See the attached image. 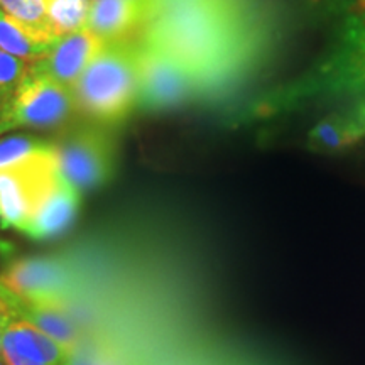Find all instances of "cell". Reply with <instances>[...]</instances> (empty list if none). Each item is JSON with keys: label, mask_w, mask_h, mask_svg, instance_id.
I'll list each match as a JSON object with an SVG mask.
<instances>
[{"label": "cell", "mask_w": 365, "mask_h": 365, "mask_svg": "<svg viewBox=\"0 0 365 365\" xmlns=\"http://www.w3.org/2000/svg\"><path fill=\"white\" fill-rule=\"evenodd\" d=\"M0 282L22 299L54 307H66L73 287L65 264L44 257L12 261L0 274Z\"/></svg>", "instance_id": "ba28073f"}, {"label": "cell", "mask_w": 365, "mask_h": 365, "mask_svg": "<svg viewBox=\"0 0 365 365\" xmlns=\"http://www.w3.org/2000/svg\"><path fill=\"white\" fill-rule=\"evenodd\" d=\"M56 150L51 140L36 135H9L0 137V171L11 170L39 156H46Z\"/></svg>", "instance_id": "e0dca14e"}, {"label": "cell", "mask_w": 365, "mask_h": 365, "mask_svg": "<svg viewBox=\"0 0 365 365\" xmlns=\"http://www.w3.org/2000/svg\"><path fill=\"white\" fill-rule=\"evenodd\" d=\"M365 137V97L330 113L309 132V145L314 150H340Z\"/></svg>", "instance_id": "4fadbf2b"}, {"label": "cell", "mask_w": 365, "mask_h": 365, "mask_svg": "<svg viewBox=\"0 0 365 365\" xmlns=\"http://www.w3.org/2000/svg\"><path fill=\"white\" fill-rule=\"evenodd\" d=\"M0 365H7V364H6V360L2 359V355H0Z\"/></svg>", "instance_id": "cb8c5ba5"}, {"label": "cell", "mask_w": 365, "mask_h": 365, "mask_svg": "<svg viewBox=\"0 0 365 365\" xmlns=\"http://www.w3.org/2000/svg\"><path fill=\"white\" fill-rule=\"evenodd\" d=\"M11 308H9L6 294H4V286L0 282V350H2V336H4V330H6V325L11 318Z\"/></svg>", "instance_id": "44dd1931"}, {"label": "cell", "mask_w": 365, "mask_h": 365, "mask_svg": "<svg viewBox=\"0 0 365 365\" xmlns=\"http://www.w3.org/2000/svg\"><path fill=\"white\" fill-rule=\"evenodd\" d=\"M80 191L59 178L56 188L44 200L24 234L34 240H49L65 234L80 210Z\"/></svg>", "instance_id": "7c38bea8"}, {"label": "cell", "mask_w": 365, "mask_h": 365, "mask_svg": "<svg viewBox=\"0 0 365 365\" xmlns=\"http://www.w3.org/2000/svg\"><path fill=\"white\" fill-rule=\"evenodd\" d=\"M44 4L58 38L85 29L91 0H44Z\"/></svg>", "instance_id": "ac0fdd59"}, {"label": "cell", "mask_w": 365, "mask_h": 365, "mask_svg": "<svg viewBox=\"0 0 365 365\" xmlns=\"http://www.w3.org/2000/svg\"><path fill=\"white\" fill-rule=\"evenodd\" d=\"M51 48L53 44L36 39L0 9V49L2 51L33 65L44 58Z\"/></svg>", "instance_id": "2e32d148"}, {"label": "cell", "mask_w": 365, "mask_h": 365, "mask_svg": "<svg viewBox=\"0 0 365 365\" xmlns=\"http://www.w3.org/2000/svg\"><path fill=\"white\" fill-rule=\"evenodd\" d=\"M4 294H6L7 304L12 314H17V317L31 322L41 331H44L46 335L51 336L54 341L66 346V349L73 350L80 344L78 330H76L71 318L66 314L65 307L39 304L22 299L17 294H14L12 291H9L6 286H4Z\"/></svg>", "instance_id": "5bb4252c"}, {"label": "cell", "mask_w": 365, "mask_h": 365, "mask_svg": "<svg viewBox=\"0 0 365 365\" xmlns=\"http://www.w3.org/2000/svg\"><path fill=\"white\" fill-rule=\"evenodd\" d=\"M14 252H16V247H14L11 242L0 237V261H9V259H12Z\"/></svg>", "instance_id": "603a6c76"}, {"label": "cell", "mask_w": 365, "mask_h": 365, "mask_svg": "<svg viewBox=\"0 0 365 365\" xmlns=\"http://www.w3.org/2000/svg\"><path fill=\"white\" fill-rule=\"evenodd\" d=\"M0 9L36 39L48 44L59 39L48 17L44 0H0Z\"/></svg>", "instance_id": "9a60e30c"}, {"label": "cell", "mask_w": 365, "mask_h": 365, "mask_svg": "<svg viewBox=\"0 0 365 365\" xmlns=\"http://www.w3.org/2000/svg\"><path fill=\"white\" fill-rule=\"evenodd\" d=\"M137 41L105 44L91 59L70 90L76 112L107 125L124 120L137 107Z\"/></svg>", "instance_id": "3957f363"}, {"label": "cell", "mask_w": 365, "mask_h": 365, "mask_svg": "<svg viewBox=\"0 0 365 365\" xmlns=\"http://www.w3.org/2000/svg\"><path fill=\"white\" fill-rule=\"evenodd\" d=\"M149 19L148 0H91L85 29L105 44L132 43Z\"/></svg>", "instance_id": "30bf717a"}, {"label": "cell", "mask_w": 365, "mask_h": 365, "mask_svg": "<svg viewBox=\"0 0 365 365\" xmlns=\"http://www.w3.org/2000/svg\"><path fill=\"white\" fill-rule=\"evenodd\" d=\"M140 38L191 73L196 97L217 98L257 65L269 34L252 0H188L150 14Z\"/></svg>", "instance_id": "6da1fadb"}, {"label": "cell", "mask_w": 365, "mask_h": 365, "mask_svg": "<svg viewBox=\"0 0 365 365\" xmlns=\"http://www.w3.org/2000/svg\"><path fill=\"white\" fill-rule=\"evenodd\" d=\"M2 350L41 365H66L71 350L54 341L27 319L11 314L2 336Z\"/></svg>", "instance_id": "8fae6325"}, {"label": "cell", "mask_w": 365, "mask_h": 365, "mask_svg": "<svg viewBox=\"0 0 365 365\" xmlns=\"http://www.w3.org/2000/svg\"><path fill=\"white\" fill-rule=\"evenodd\" d=\"M137 107L145 112L171 110L196 97V83L191 73L161 48L143 38L137 41Z\"/></svg>", "instance_id": "8992f818"}, {"label": "cell", "mask_w": 365, "mask_h": 365, "mask_svg": "<svg viewBox=\"0 0 365 365\" xmlns=\"http://www.w3.org/2000/svg\"><path fill=\"white\" fill-rule=\"evenodd\" d=\"M27 73H29V63L11 56L0 49V115L11 103L14 93L19 88Z\"/></svg>", "instance_id": "d6986e66"}, {"label": "cell", "mask_w": 365, "mask_h": 365, "mask_svg": "<svg viewBox=\"0 0 365 365\" xmlns=\"http://www.w3.org/2000/svg\"><path fill=\"white\" fill-rule=\"evenodd\" d=\"M103 46L105 43L91 34L90 31H76V33L59 38L44 58L29 65V71L48 76L58 85L71 90V86L86 70L91 59L102 51Z\"/></svg>", "instance_id": "9c48e42d"}, {"label": "cell", "mask_w": 365, "mask_h": 365, "mask_svg": "<svg viewBox=\"0 0 365 365\" xmlns=\"http://www.w3.org/2000/svg\"><path fill=\"white\" fill-rule=\"evenodd\" d=\"M180 2H188V0H148V4H149V16L153 12L159 11V9L175 6V4H180Z\"/></svg>", "instance_id": "7402d4cb"}, {"label": "cell", "mask_w": 365, "mask_h": 365, "mask_svg": "<svg viewBox=\"0 0 365 365\" xmlns=\"http://www.w3.org/2000/svg\"><path fill=\"white\" fill-rule=\"evenodd\" d=\"M341 97H365V0H350L336 38L322 61L291 83L262 95L250 113L274 117L314 100Z\"/></svg>", "instance_id": "7a4b0ae2"}, {"label": "cell", "mask_w": 365, "mask_h": 365, "mask_svg": "<svg viewBox=\"0 0 365 365\" xmlns=\"http://www.w3.org/2000/svg\"><path fill=\"white\" fill-rule=\"evenodd\" d=\"M75 110L71 91L29 71L0 115V135L17 129H51Z\"/></svg>", "instance_id": "52a82bcc"}, {"label": "cell", "mask_w": 365, "mask_h": 365, "mask_svg": "<svg viewBox=\"0 0 365 365\" xmlns=\"http://www.w3.org/2000/svg\"><path fill=\"white\" fill-rule=\"evenodd\" d=\"M59 178L56 150L0 171V227L24 234L38 208L56 188Z\"/></svg>", "instance_id": "277c9868"}, {"label": "cell", "mask_w": 365, "mask_h": 365, "mask_svg": "<svg viewBox=\"0 0 365 365\" xmlns=\"http://www.w3.org/2000/svg\"><path fill=\"white\" fill-rule=\"evenodd\" d=\"M54 145L63 180L80 193L100 188L115 173V140L103 127H80Z\"/></svg>", "instance_id": "5b68a950"}, {"label": "cell", "mask_w": 365, "mask_h": 365, "mask_svg": "<svg viewBox=\"0 0 365 365\" xmlns=\"http://www.w3.org/2000/svg\"><path fill=\"white\" fill-rule=\"evenodd\" d=\"M66 365H113L107 354L93 346H80V344L71 350Z\"/></svg>", "instance_id": "ffe728a7"}]
</instances>
